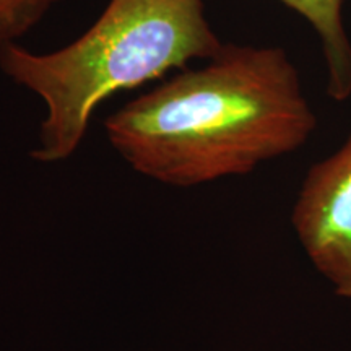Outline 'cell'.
I'll use <instances>...</instances> for the list:
<instances>
[{
  "label": "cell",
  "instance_id": "cell-1",
  "mask_svg": "<svg viewBox=\"0 0 351 351\" xmlns=\"http://www.w3.org/2000/svg\"><path fill=\"white\" fill-rule=\"evenodd\" d=\"M315 125L288 52L234 44L104 122L111 147L135 173L173 187L252 173L300 150Z\"/></svg>",
  "mask_w": 351,
  "mask_h": 351
},
{
  "label": "cell",
  "instance_id": "cell-2",
  "mask_svg": "<svg viewBox=\"0 0 351 351\" xmlns=\"http://www.w3.org/2000/svg\"><path fill=\"white\" fill-rule=\"evenodd\" d=\"M223 46L205 16L204 0H109L99 19L60 49L2 46L0 69L46 106L32 158L54 165L75 155L109 96L191 60L212 59Z\"/></svg>",
  "mask_w": 351,
  "mask_h": 351
},
{
  "label": "cell",
  "instance_id": "cell-3",
  "mask_svg": "<svg viewBox=\"0 0 351 351\" xmlns=\"http://www.w3.org/2000/svg\"><path fill=\"white\" fill-rule=\"evenodd\" d=\"M291 225L314 269L335 295L351 300V132L307 171Z\"/></svg>",
  "mask_w": 351,
  "mask_h": 351
},
{
  "label": "cell",
  "instance_id": "cell-4",
  "mask_svg": "<svg viewBox=\"0 0 351 351\" xmlns=\"http://www.w3.org/2000/svg\"><path fill=\"white\" fill-rule=\"evenodd\" d=\"M314 28L327 69V93L337 103L351 96V39L345 29V0H278Z\"/></svg>",
  "mask_w": 351,
  "mask_h": 351
},
{
  "label": "cell",
  "instance_id": "cell-5",
  "mask_svg": "<svg viewBox=\"0 0 351 351\" xmlns=\"http://www.w3.org/2000/svg\"><path fill=\"white\" fill-rule=\"evenodd\" d=\"M62 0H0V47L32 32Z\"/></svg>",
  "mask_w": 351,
  "mask_h": 351
}]
</instances>
